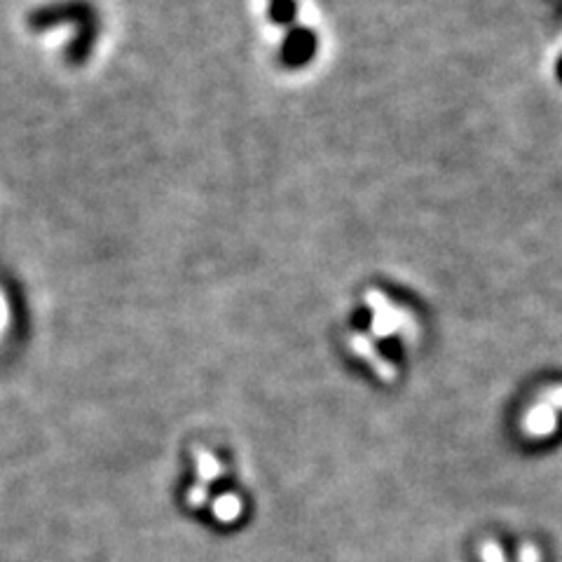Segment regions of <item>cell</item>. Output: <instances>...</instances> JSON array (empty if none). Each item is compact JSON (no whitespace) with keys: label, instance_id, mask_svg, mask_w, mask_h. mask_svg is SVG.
Returning <instances> with one entry per match:
<instances>
[{"label":"cell","instance_id":"cell-1","mask_svg":"<svg viewBox=\"0 0 562 562\" xmlns=\"http://www.w3.org/2000/svg\"><path fill=\"white\" fill-rule=\"evenodd\" d=\"M26 24L31 31H47L54 26L71 24L75 29V38L68 47V61L75 66L85 64L99 33L97 8L89 5L87 0H54V3L33 10Z\"/></svg>","mask_w":562,"mask_h":562},{"label":"cell","instance_id":"cell-2","mask_svg":"<svg viewBox=\"0 0 562 562\" xmlns=\"http://www.w3.org/2000/svg\"><path fill=\"white\" fill-rule=\"evenodd\" d=\"M317 52V36L310 29H296L281 45V61L289 68H300Z\"/></svg>","mask_w":562,"mask_h":562},{"label":"cell","instance_id":"cell-3","mask_svg":"<svg viewBox=\"0 0 562 562\" xmlns=\"http://www.w3.org/2000/svg\"><path fill=\"white\" fill-rule=\"evenodd\" d=\"M555 424H558L555 410L541 401L539 406H534L530 413L525 415L523 429H525V434L532 436V438H546L555 431Z\"/></svg>","mask_w":562,"mask_h":562},{"label":"cell","instance_id":"cell-4","mask_svg":"<svg viewBox=\"0 0 562 562\" xmlns=\"http://www.w3.org/2000/svg\"><path fill=\"white\" fill-rule=\"evenodd\" d=\"M296 12V0H272L270 3V17L274 24H291L296 19Z\"/></svg>","mask_w":562,"mask_h":562},{"label":"cell","instance_id":"cell-5","mask_svg":"<svg viewBox=\"0 0 562 562\" xmlns=\"http://www.w3.org/2000/svg\"><path fill=\"white\" fill-rule=\"evenodd\" d=\"M481 558L483 562H506V555L497 541H485L481 546Z\"/></svg>","mask_w":562,"mask_h":562},{"label":"cell","instance_id":"cell-6","mask_svg":"<svg viewBox=\"0 0 562 562\" xmlns=\"http://www.w3.org/2000/svg\"><path fill=\"white\" fill-rule=\"evenodd\" d=\"M546 406H551L553 410L555 408H562V387L553 389V392L546 394Z\"/></svg>","mask_w":562,"mask_h":562},{"label":"cell","instance_id":"cell-7","mask_svg":"<svg viewBox=\"0 0 562 562\" xmlns=\"http://www.w3.org/2000/svg\"><path fill=\"white\" fill-rule=\"evenodd\" d=\"M520 562H539V551L534 546H525L520 551Z\"/></svg>","mask_w":562,"mask_h":562},{"label":"cell","instance_id":"cell-8","mask_svg":"<svg viewBox=\"0 0 562 562\" xmlns=\"http://www.w3.org/2000/svg\"><path fill=\"white\" fill-rule=\"evenodd\" d=\"M558 73H560V80H562V61H560V68H558Z\"/></svg>","mask_w":562,"mask_h":562},{"label":"cell","instance_id":"cell-9","mask_svg":"<svg viewBox=\"0 0 562 562\" xmlns=\"http://www.w3.org/2000/svg\"><path fill=\"white\" fill-rule=\"evenodd\" d=\"M0 321H3V305H0Z\"/></svg>","mask_w":562,"mask_h":562}]
</instances>
